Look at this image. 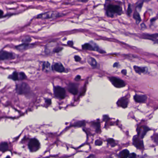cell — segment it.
<instances>
[{
    "label": "cell",
    "instance_id": "cell-30",
    "mask_svg": "<svg viewBox=\"0 0 158 158\" xmlns=\"http://www.w3.org/2000/svg\"><path fill=\"white\" fill-rule=\"evenodd\" d=\"M94 126L96 127L97 129V131H98L100 129V123L99 122H97L94 124Z\"/></svg>",
    "mask_w": 158,
    "mask_h": 158
},
{
    "label": "cell",
    "instance_id": "cell-19",
    "mask_svg": "<svg viewBox=\"0 0 158 158\" xmlns=\"http://www.w3.org/2000/svg\"><path fill=\"white\" fill-rule=\"evenodd\" d=\"M8 149V145L7 142H3L0 145V151L3 152H6Z\"/></svg>",
    "mask_w": 158,
    "mask_h": 158
},
{
    "label": "cell",
    "instance_id": "cell-17",
    "mask_svg": "<svg viewBox=\"0 0 158 158\" xmlns=\"http://www.w3.org/2000/svg\"><path fill=\"white\" fill-rule=\"evenodd\" d=\"M82 48L83 50H89V51H94V48L92 44L89 43H85L83 44L82 46Z\"/></svg>",
    "mask_w": 158,
    "mask_h": 158
},
{
    "label": "cell",
    "instance_id": "cell-34",
    "mask_svg": "<svg viewBox=\"0 0 158 158\" xmlns=\"http://www.w3.org/2000/svg\"><path fill=\"white\" fill-rule=\"evenodd\" d=\"M81 79V76L79 75H78L76 78H75V80H79Z\"/></svg>",
    "mask_w": 158,
    "mask_h": 158
},
{
    "label": "cell",
    "instance_id": "cell-36",
    "mask_svg": "<svg viewBox=\"0 0 158 158\" xmlns=\"http://www.w3.org/2000/svg\"><path fill=\"white\" fill-rule=\"evenodd\" d=\"M121 73L123 74V75H126L127 74V70H125V69L122 70Z\"/></svg>",
    "mask_w": 158,
    "mask_h": 158
},
{
    "label": "cell",
    "instance_id": "cell-21",
    "mask_svg": "<svg viewBox=\"0 0 158 158\" xmlns=\"http://www.w3.org/2000/svg\"><path fill=\"white\" fill-rule=\"evenodd\" d=\"M133 17L134 19L135 20L137 24H139V22H141V18L139 15V13H138V12H137L136 10L134 13Z\"/></svg>",
    "mask_w": 158,
    "mask_h": 158
},
{
    "label": "cell",
    "instance_id": "cell-27",
    "mask_svg": "<svg viewBox=\"0 0 158 158\" xmlns=\"http://www.w3.org/2000/svg\"><path fill=\"white\" fill-rule=\"evenodd\" d=\"M108 143L112 146V147H115V141L112 139H109L107 140Z\"/></svg>",
    "mask_w": 158,
    "mask_h": 158
},
{
    "label": "cell",
    "instance_id": "cell-11",
    "mask_svg": "<svg viewBox=\"0 0 158 158\" xmlns=\"http://www.w3.org/2000/svg\"><path fill=\"white\" fill-rule=\"evenodd\" d=\"M68 91L71 94L76 95L78 93L77 86L75 83H70L68 86Z\"/></svg>",
    "mask_w": 158,
    "mask_h": 158
},
{
    "label": "cell",
    "instance_id": "cell-1",
    "mask_svg": "<svg viewBox=\"0 0 158 158\" xmlns=\"http://www.w3.org/2000/svg\"><path fill=\"white\" fill-rule=\"evenodd\" d=\"M122 13V8L120 6L110 4L107 7L106 14L109 17L113 18L115 15H120Z\"/></svg>",
    "mask_w": 158,
    "mask_h": 158
},
{
    "label": "cell",
    "instance_id": "cell-28",
    "mask_svg": "<svg viewBox=\"0 0 158 158\" xmlns=\"http://www.w3.org/2000/svg\"><path fill=\"white\" fill-rule=\"evenodd\" d=\"M132 12V10L131 5H130V4H129V7H128V10H127V13H128V15L130 16L131 15Z\"/></svg>",
    "mask_w": 158,
    "mask_h": 158
},
{
    "label": "cell",
    "instance_id": "cell-12",
    "mask_svg": "<svg viewBox=\"0 0 158 158\" xmlns=\"http://www.w3.org/2000/svg\"><path fill=\"white\" fill-rule=\"evenodd\" d=\"M134 99L135 102L142 103L145 102L147 100V97L145 95H136L134 96Z\"/></svg>",
    "mask_w": 158,
    "mask_h": 158
},
{
    "label": "cell",
    "instance_id": "cell-37",
    "mask_svg": "<svg viewBox=\"0 0 158 158\" xmlns=\"http://www.w3.org/2000/svg\"><path fill=\"white\" fill-rule=\"evenodd\" d=\"M78 2H80L82 3H87L89 0H77Z\"/></svg>",
    "mask_w": 158,
    "mask_h": 158
},
{
    "label": "cell",
    "instance_id": "cell-4",
    "mask_svg": "<svg viewBox=\"0 0 158 158\" xmlns=\"http://www.w3.org/2000/svg\"><path fill=\"white\" fill-rule=\"evenodd\" d=\"M28 147L31 152H34L39 150L40 148V143L38 139L34 138L30 141Z\"/></svg>",
    "mask_w": 158,
    "mask_h": 158
},
{
    "label": "cell",
    "instance_id": "cell-3",
    "mask_svg": "<svg viewBox=\"0 0 158 158\" xmlns=\"http://www.w3.org/2000/svg\"><path fill=\"white\" fill-rule=\"evenodd\" d=\"M62 14L55 11L48 12L45 13H41L37 16V18L41 19H55L62 16Z\"/></svg>",
    "mask_w": 158,
    "mask_h": 158
},
{
    "label": "cell",
    "instance_id": "cell-2",
    "mask_svg": "<svg viewBox=\"0 0 158 158\" xmlns=\"http://www.w3.org/2000/svg\"><path fill=\"white\" fill-rule=\"evenodd\" d=\"M16 91L20 95H27L30 93V87L27 83H21L16 85Z\"/></svg>",
    "mask_w": 158,
    "mask_h": 158
},
{
    "label": "cell",
    "instance_id": "cell-7",
    "mask_svg": "<svg viewBox=\"0 0 158 158\" xmlns=\"http://www.w3.org/2000/svg\"><path fill=\"white\" fill-rule=\"evenodd\" d=\"M14 57H15L13 54L11 52L6 51H0V61L13 59Z\"/></svg>",
    "mask_w": 158,
    "mask_h": 158
},
{
    "label": "cell",
    "instance_id": "cell-20",
    "mask_svg": "<svg viewBox=\"0 0 158 158\" xmlns=\"http://www.w3.org/2000/svg\"><path fill=\"white\" fill-rule=\"evenodd\" d=\"M129 154V152L127 149H125L119 153V157L121 158H127Z\"/></svg>",
    "mask_w": 158,
    "mask_h": 158
},
{
    "label": "cell",
    "instance_id": "cell-38",
    "mask_svg": "<svg viewBox=\"0 0 158 158\" xmlns=\"http://www.w3.org/2000/svg\"><path fill=\"white\" fill-rule=\"evenodd\" d=\"M119 64L118 63H115L114 65H113V67H118Z\"/></svg>",
    "mask_w": 158,
    "mask_h": 158
},
{
    "label": "cell",
    "instance_id": "cell-9",
    "mask_svg": "<svg viewBox=\"0 0 158 158\" xmlns=\"http://www.w3.org/2000/svg\"><path fill=\"white\" fill-rule=\"evenodd\" d=\"M142 38L153 40V41H155L156 43H157L158 39V33H156L154 34H142Z\"/></svg>",
    "mask_w": 158,
    "mask_h": 158
},
{
    "label": "cell",
    "instance_id": "cell-33",
    "mask_svg": "<svg viewBox=\"0 0 158 158\" xmlns=\"http://www.w3.org/2000/svg\"><path fill=\"white\" fill-rule=\"evenodd\" d=\"M136 157V155L134 153H131V154H129L128 157L131 158H135Z\"/></svg>",
    "mask_w": 158,
    "mask_h": 158
},
{
    "label": "cell",
    "instance_id": "cell-25",
    "mask_svg": "<svg viewBox=\"0 0 158 158\" xmlns=\"http://www.w3.org/2000/svg\"><path fill=\"white\" fill-rule=\"evenodd\" d=\"M19 80H23L27 78V76H26L25 74L24 73L21 72V73H19Z\"/></svg>",
    "mask_w": 158,
    "mask_h": 158
},
{
    "label": "cell",
    "instance_id": "cell-31",
    "mask_svg": "<svg viewBox=\"0 0 158 158\" xmlns=\"http://www.w3.org/2000/svg\"><path fill=\"white\" fill-rule=\"evenodd\" d=\"M102 142L101 140L97 139L95 141V145L97 146H101L102 145Z\"/></svg>",
    "mask_w": 158,
    "mask_h": 158
},
{
    "label": "cell",
    "instance_id": "cell-39",
    "mask_svg": "<svg viewBox=\"0 0 158 158\" xmlns=\"http://www.w3.org/2000/svg\"><path fill=\"white\" fill-rule=\"evenodd\" d=\"M68 44L70 46H73V42H72V41H70L68 42Z\"/></svg>",
    "mask_w": 158,
    "mask_h": 158
},
{
    "label": "cell",
    "instance_id": "cell-15",
    "mask_svg": "<svg viewBox=\"0 0 158 158\" xmlns=\"http://www.w3.org/2000/svg\"><path fill=\"white\" fill-rule=\"evenodd\" d=\"M32 47V45H30L28 43H24L23 44L17 46H16V48L17 49L20 51H24Z\"/></svg>",
    "mask_w": 158,
    "mask_h": 158
},
{
    "label": "cell",
    "instance_id": "cell-16",
    "mask_svg": "<svg viewBox=\"0 0 158 158\" xmlns=\"http://www.w3.org/2000/svg\"><path fill=\"white\" fill-rule=\"evenodd\" d=\"M87 61L88 62L89 64L93 67H95L97 66V61L92 57H88L87 58Z\"/></svg>",
    "mask_w": 158,
    "mask_h": 158
},
{
    "label": "cell",
    "instance_id": "cell-26",
    "mask_svg": "<svg viewBox=\"0 0 158 158\" xmlns=\"http://www.w3.org/2000/svg\"><path fill=\"white\" fill-rule=\"evenodd\" d=\"M31 41V38L29 37H26L24 38L22 40V41L23 43H28V42H30Z\"/></svg>",
    "mask_w": 158,
    "mask_h": 158
},
{
    "label": "cell",
    "instance_id": "cell-23",
    "mask_svg": "<svg viewBox=\"0 0 158 158\" xmlns=\"http://www.w3.org/2000/svg\"><path fill=\"white\" fill-rule=\"evenodd\" d=\"M85 124V122L83 121H78L76 122V123H74V124H73V126H75V127H82V126L84 125Z\"/></svg>",
    "mask_w": 158,
    "mask_h": 158
},
{
    "label": "cell",
    "instance_id": "cell-8",
    "mask_svg": "<svg viewBox=\"0 0 158 158\" xmlns=\"http://www.w3.org/2000/svg\"><path fill=\"white\" fill-rule=\"evenodd\" d=\"M133 144L135 147L139 149L144 148L143 142L142 139H139L137 137L135 136L133 139Z\"/></svg>",
    "mask_w": 158,
    "mask_h": 158
},
{
    "label": "cell",
    "instance_id": "cell-22",
    "mask_svg": "<svg viewBox=\"0 0 158 158\" xmlns=\"http://www.w3.org/2000/svg\"><path fill=\"white\" fill-rule=\"evenodd\" d=\"M134 70L136 73L138 74H141L144 73L145 72V68L143 67H139L137 66H134Z\"/></svg>",
    "mask_w": 158,
    "mask_h": 158
},
{
    "label": "cell",
    "instance_id": "cell-29",
    "mask_svg": "<svg viewBox=\"0 0 158 158\" xmlns=\"http://www.w3.org/2000/svg\"><path fill=\"white\" fill-rule=\"evenodd\" d=\"M62 49H63V48H62V47H56V48H55L54 49V52L58 53V52H59L60 51H61Z\"/></svg>",
    "mask_w": 158,
    "mask_h": 158
},
{
    "label": "cell",
    "instance_id": "cell-24",
    "mask_svg": "<svg viewBox=\"0 0 158 158\" xmlns=\"http://www.w3.org/2000/svg\"><path fill=\"white\" fill-rule=\"evenodd\" d=\"M50 67V64L48 62L44 63L43 64V70H49Z\"/></svg>",
    "mask_w": 158,
    "mask_h": 158
},
{
    "label": "cell",
    "instance_id": "cell-18",
    "mask_svg": "<svg viewBox=\"0 0 158 158\" xmlns=\"http://www.w3.org/2000/svg\"><path fill=\"white\" fill-rule=\"evenodd\" d=\"M8 78L13 81L19 80V73L16 72H14L12 75L9 76Z\"/></svg>",
    "mask_w": 158,
    "mask_h": 158
},
{
    "label": "cell",
    "instance_id": "cell-14",
    "mask_svg": "<svg viewBox=\"0 0 158 158\" xmlns=\"http://www.w3.org/2000/svg\"><path fill=\"white\" fill-rule=\"evenodd\" d=\"M128 99L126 98H121L117 102V104L119 106L123 108L127 107L128 105Z\"/></svg>",
    "mask_w": 158,
    "mask_h": 158
},
{
    "label": "cell",
    "instance_id": "cell-5",
    "mask_svg": "<svg viewBox=\"0 0 158 158\" xmlns=\"http://www.w3.org/2000/svg\"><path fill=\"white\" fill-rule=\"evenodd\" d=\"M110 80L113 85L116 88H121L126 85L125 82L122 80L115 77H110Z\"/></svg>",
    "mask_w": 158,
    "mask_h": 158
},
{
    "label": "cell",
    "instance_id": "cell-6",
    "mask_svg": "<svg viewBox=\"0 0 158 158\" xmlns=\"http://www.w3.org/2000/svg\"><path fill=\"white\" fill-rule=\"evenodd\" d=\"M54 92L55 96L60 99H64L65 97V91L64 88L60 86H56L54 88Z\"/></svg>",
    "mask_w": 158,
    "mask_h": 158
},
{
    "label": "cell",
    "instance_id": "cell-13",
    "mask_svg": "<svg viewBox=\"0 0 158 158\" xmlns=\"http://www.w3.org/2000/svg\"><path fill=\"white\" fill-rule=\"evenodd\" d=\"M150 129H149L147 127L143 126L141 127L139 129V131L138 133V134L139 135V136L141 139H142L144 138V137L145 135V134L147 133L148 130H149Z\"/></svg>",
    "mask_w": 158,
    "mask_h": 158
},
{
    "label": "cell",
    "instance_id": "cell-10",
    "mask_svg": "<svg viewBox=\"0 0 158 158\" xmlns=\"http://www.w3.org/2000/svg\"><path fill=\"white\" fill-rule=\"evenodd\" d=\"M52 68L53 70L57 72H58V73H63L64 71V67L61 64L59 63H55L53 65Z\"/></svg>",
    "mask_w": 158,
    "mask_h": 158
},
{
    "label": "cell",
    "instance_id": "cell-32",
    "mask_svg": "<svg viewBox=\"0 0 158 158\" xmlns=\"http://www.w3.org/2000/svg\"><path fill=\"white\" fill-rule=\"evenodd\" d=\"M74 59H75V61L76 62L80 61L81 60L80 57L78 56H75L74 57Z\"/></svg>",
    "mask_w": 158,
    "mask_h": 158
},
{
    "label": "cell",
    "instance_id": "cell-40",
    "mask_svg": "<svg viewBox=\"0 0 158 158\" xmlns=\"http://www.w3.org/2000/svg\"><path fill=\"white\" fill-rule=\"evenodd\" d=\"M3 14V10L0 9V17L2 16Z\"/></svg>",
    "mask_w": 158,
    "mask_h": 158
},
{
    "label": "cell",
    "instance_id": "cell-35",
    "mask_svg": "<svg viewBox=\"0 0 158 158\" xmlns=\"http://www.w3.org/2000/svg\"><path fill=\"white\" fill-rule=\"evenodd\" d=\"M46 102L47 103H48V104H50L51 103V100L50 99H46Z\"/></svg>",
    "mask_w": 158,
    "mask_h": 158
},
{
    "label": "cell",
    "instance_id": "cell-41",
    "mask_svg": "<svg viewBox=\"0 0 158 158\" xmlns=\"http://www.w3.org/2000/svg\"><path fill=\"white\" fill-rule=\"evenodd\" d=\"M150 1H151V0H143V1L145 2H150Z\"/></svg>",
    "mask_w": 158,
    "mask_h": 158
}]
</instances>
